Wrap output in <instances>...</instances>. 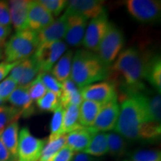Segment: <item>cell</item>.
Returning a JSON list of instances; mask_svg holds the SVG:
<instances>
[{
	"label": "cell",
	"mask_w": 161,
	"mask_h": 161,
	"mask_svg": "<svg viewBox=\"0 0 161 161\" xmlns=\"http://www.w3.org/2000/svg\"><path fill=\"white\" fill-rule=\"evenodd\" d=\"M119 116L115 132L130 141L153 142L161 134L160 123L152 122L147 106L146 90L142 92L117 96Z\"/></svg>",
	"instance_id": "cell-1"
},
{
	"label": "cell",
	"mask_w": 161,
	"mask_h": 161,
	"mask_svg": "<svg viewBox=\"0 0 161 161\" xmlns=\"http://www.w3.org/2000/svg\"><path fill=\"white\" fill-rule=\"evenodd\" d=\"M152 55L130 47L119 53L109 68L108 81L118 87L117 96L142 92L146 90L147 66Z\"/></svg>",
	"instance_id": "cell-2"
},
{
	"label": "cell",
	"mask_w": 161,
	"mask_h": 161,
	"mask_svg": "<svg viewBox=\"0 0 161 161\" xmlns=\"http://www.w3.org/2000/svg\"><path fill=\"white\" fill-rule=\"evenodd\" d=\"M108 74L109 68L102 63L96 53L78 49L73 54L70 79L80 89L108 79Z\"/></svg>",
	"instance_id": "cell-3"
},
{
	"label": "cell",
	"mask_w": 161,
	"mask_h": 161,
	"mask_svg": "<svg viewBox=\"0 0 161 161\" xmlns=\"http://www.w3.org/2000/svg\"><path fill=\"white\" fill-rule=\"evenodd\" d=\"M38 46L37 33L29 29L17 31L4 46V59L16 63L33 55Z\"/></svg>",
	"instance_id": "cell-4"
},
{
	"label": "cell",
	"mask_w": 161,
	"mask_h": 161,
	"mask_svg": "<svg viewBox=\"0 0 161 161\" xmlns=\"http://www.w3.org/2000/svg\"><path fill=\"white\" fill-rule=\"evenodd\" d=\"M125 38L122 31L110 23L103 40L101 42L97 55L108 68L112 65L124 47Z\"/></svg>",
	"instance_id": "cell-5"
},
{
	"label": "cell",
	"mask_w": 161,
	"mask_h": 161,
	"mask_svg": "<svg viewBox=\"0 0 161 161\" xmlns=\"http://www.w3.org/2000/svg\"><path fill=\"white\" fill-rule=\"evenodd\" d=\"M66 51L63 41L49 42L38 44L33 58L40 69V73H49L60 58Z\"/></svg>",
	"instance_id": "cell-6"
},
{
	"label": "cell",
	"mask_w": 161,
	"mask_h": 161,
	"mask_svg": "<svg viewBox=\"0 0 161 161\" xmlns=\"http://www.w3.org/2000/svg\"><path fill=\"white\" fill-rule=\"evenodd\" d=\"M125 5L128 14L142 23H153L160 19L161 2L158 0H127Z\"/></svg>",
	"instance_id": "cell-7"
},
{
	"label": "cell",
	"mask_w": 161,
	"mask_h": 161,
	"mask_svg": "<svg viewBox=\"0 0 161 161\" xmlns=\"http://www.w3.org/2000/svg\"><path fill=\"white\" fill-rule=\"evenodd\" d=\"M46 142L45 139L36 137L29 128L24 127L19 132L17 161H38Z\"/></svg>",
	"instance_id": "cell-8"
},
{
	"label": "cell",
	"mask_w": 161,
	"mask_h": 161,
	"mask_svg": "<svg viewBox=\"0 0 161 161\" xmlns=\"http://www.w3.org/2000/svg\"><path fill=\"white\" fill-rule=\"evenodd\" d=\"M110 21L107 13L90 20L86 27L82 45L94 53L98 52L100 43L105 35Z\"/></svg>",
	"instance_id": "cell-9"
},
{
	"label": "cell",
	"mask_w": 161,
	"mask_h": 161,
	"mask_svg": "<svg viewBox=\"0 0 161 161\" xmlns=\"http://www.w3.org/2000/svg\"><path fill=\"white\" fill-rule=\"evenodd\" d=\"M119 110L118 97L116 96L102 104L93 124L90 128L96 133L114 130L119 116Z\"/></svg>",
	"instance_id": "cell-10"
},
{
	"label": "cell",
	"mask_w": 161,
	"mask_h": 161,
	"mask_svg": "<svg viewBox=\"0 0 161 161\" xmlns=\"http://www.w3.org/2000/svg\"><path fill=\"white\" fill-rule=\"evenodd\" d=\"M83 100L92 101L104 104L117 96L115 86L108 80L90 84L80 89Z\"/></svg>",
	"instance_id": "cell-11"
},
{
	"label": "cell",
	"mask_w": 161,
	"mask_h": 161,
	"mask_svg": "<svg viewBox=\"0 0 161 161\" xmlns=\"http://www.w3.org/2000/svg\"><path fill=\"white\" fill-rule=\"evenodd\" d=\"M66 14V31L64 39L71 46H79L82 44L87 25V19L82 16L65 11Z\"/></svg>",
	"instance_id": "cell-12"
},
{
	"label": "cell",
	"mask_w": 161,
	"mask_h": 161,
	"mask_svg": "<svg viewBox=\"0 0 161 161\" xmlns=\"http://www.w3.org/2000/svg\"><path fill=\"white\" fill-rule=\"evenodd\" d=\"M55 21V17L39 1H30L27 19V29L39 32Z\"/></svg>",
	"instance_id": "cell-13"
},
{
	"label": "cell",
	"mask_w": 161,
	"mask_h": 161,
	"mask_svg": "<svg viewBox=\"0 0 161 161\" xmlns=\"http://www.w3.org/2000/svg\"><path fill=\"white\" fill-rule=\"evenodd\" d=\"M104 2L101 0L67 1L66 11L80 15L86 19H94L105 13Z\"/></svg>",
	"instance_id": "cell-14"
},
{
	"label": "cell",
	"mask_w": 161,
	"mask_h": 161,
	"mask_svg": "<svg viewBox=\"0 0 161 161\" xmlns=\"http://www.w3.org/2000/svg\"><path fill=\"white\" fill-rule=\"evenodd\" d=\"M40 74V69L33 56L19 61L10 72L9 76L18 86H27Z\"/></svg>",
	"instance_id": "cell-15"
},
{
	"label": "cell",
	"mask_w": 161,
	"mask_h": 161,
	"mask_svg": "<svg viewBox=\"0 0 161 161\" xmlns=\"http://www.w3.org/2000/svg\"><path fill=\"white\" fill-rule=\"evenodd\" d=\"M8 101L11 106L21 112L22 116L28 118L35 112L34 102L30 97L27 86H18L9 96Z\"/></svg>",
	"instance_id": "cell-16"
},
{
	"label": "cell",
	"mask_w": 161,
	"mask_h": 161,
	"mask_svg": "<svg viewBox=\"0 0 161 161\" xmlns=\"http://www.w3.org/2000/svg\"><path fill=\"white\" fill-rule=\"evenodd\" d=\"M66 31V14H64L49 26L37 32L38 44L60 41Z\"/></svg>",
	"instance_id": "cell-17"
},
{
	"label": "cell",
	"mask_w": 161,
	"mask_h": 161,
	"mask_svg": "<svg viewBox=\"0 0 161 161\" xmlns=\"http://www.w3.org/2000/svg\"><path fill=\"white\" fill-rule=\"evenodd\" d=\"M29 4V0H12L8 2L11 24L17 31L27 29Z\"/></svg>",
	"instance_id": "cell-18"
},
{
	"label": "cell",
	"mask_w": 161,
	"mask_h": 161,
	"mask_svg": "<svg viewBox=\"0 0 161 161\" xmlns=\"http://www.w3.org/2000/svg\"><path fill=\"white\" fill-rule=\"evenodd\" d=\"M95 134L90 127H82L66 134V146L73 152H82L89 146Z\"/></svg>",
	"instance_id": "cell-19"
},
{
	"label": "cell",
	"mask_w": 161,
	"mask_h": 161,
	"mask_svg": "<svg viewBox=\"0 0 161 161\" xmlns=\"http://www.w3.org/2000/svg\"><path fill=\"white\" fill-rule=\"evenodd\" d=\"M82 101L80 89L70 78L62 82L60 96V105L64 108L71 104L79 106Z\"/></svg>",
	"instance_id": "cell-20"
},
{
	"label": "cell",
	"mask_w": 161,
	"mask_h": 161,
	"mask_svg": "<svg viewBox=\"0 0 161 161\" xmlns=\"http://www.w3.org/2000/svg\"><path fill=\"white\" fill-rule=\"evenodd\" d=\"M19 132V122L15 121L9 124L0 134V140L15 160H17Z\"/></svg>",
	"instance_id": "cell-21"
},
{
	"label": "cell",
	"mask_w": 161,
	"mask_h": 161,
	"mask_svg": "<svg viewBox=\"0 0 161 161\" xmlns=\"http://www.w3.org/2000/svg\"><path fill=\"white\" fill-rule=\"evenodd\" d=\"M102 104L92 101L83 100L78 108V122L82 127L92 125Z\"/></svg>",
	"instance_id": "cell-22"
},
{
	"label": "cell",
	"mask_w": 161,
	"mask_h": 161,
	"mask_svg": "<svg viewBox=\"0 0 161 161\" xmlns=\"http://www.w3.org/2000/svg\"><path fill=\"white\" fill-rule=\"evenodd\" d=\"M73 54L72 50L66 51L51 70L52 75L60 83L70 78Z\"/></svg>",
	"instance_id": "cell-23"
},
{
	"label": "cell",
	"mask_w": 161,
	"mask_h": 161,
	"mask_svg": "<svg viewBox=\"0 0 161 161\" xmlns=\"http://www.w3.org/2000/svg\"><path fill=\"white\" fill-rule=\"evenodd\" d=\"M146 80L160 93L161 90V60L159 55L152 56L147 66Z\"/></svg>",
	"instance_id": "cell-24"
},
{
	"label": "cell",
	"mask_w": 161,
	"mask_h": 161,
	"mask_svg": "<svg viewBox=\"0 0 161 161\" xmlns=\"http://www.w3.org/2000/svg\"><path fill=\"white\" fill-rule=\"evenodd\" d=\"M82 152L91 157H102L108 154V147L106 133H96L89 146Z\"/></svg>",
	"instance_id": "cell-25"
},
{
	"label": "cell",
	"mask_w": 161,
	"mask_h": 161,
	"mask_svg": "<svg viewBox=\"0 0 161 161\" xmlns=\"http://www.w3.org/2000/svg\"><path fill=\"white\" fill-rule=\"evenodd\" d=\"M108 154L116 159L122 158L128 148V141L116 132L107 134Z\"/></svg>",
	"instance_id": "cell-26"
},
{
	"label": "cell",
	"mask_w": 161,
	"mask_h": 161,
	"mask_svg": "<svg viewBox=\"0 0 161 161\" xmlns=\"http://www.w3.org/2000/svg\"><path fill=\"white\" fill-rule=\"evenodd\" d=\"M66 145V134L54 139H48L38 161H51L54 156Z\"/></svg>",
	"instance_id": "cell-27"
},
{
	"label": "cell",
	"mask_w": 161,
	"mask_h": 161,
	"mask_svg": "<svg viewBox=\"0 0 161 161\" xmlns=\"http://www.w3.org/2000/svg\"><path fill=\"white\" fill-rule=\"evenodd\" d=\"M78 108L79 106L71 104L64 108L63 131L65 134L82 128L78 122Z\"/></svg>",
	"instance_id": "cell-28"
},
{
	"label": "cell",
	"mask_w": 161,
	"mask_h": 161,
	"mask_svg": "<svg viewBox=\"0 0 161 161\" xmlns=\"http://www.w3.org/2000/svg\"><path fill=\"white\" fill-rule=\"evenodd\" d=\"M147 106L150 119L152 122L160 123L161 120V98L160 93L156 94L148 93L146 92Z\"/></svg>",
	"instance_id": "cell-29"
},
{
	"label": "cell",
	"mask_w": 161,
	"mask_h": 161,
	"mask_svg": "<svg viewBox=\"0 0 161 161\" xmlns=\"http://www.w3.org/2000/svg\"><path fill=\"white\" fill-rule=\"evenodd\" d=\"M22 116L21 112L12 106L0 105V134L11 122L18 121Z\"/></svg>",
	"instance_id": "cell-30"
},
{
	"label": "cell",
	"mask_w": 161,
	"mask_h": 161,
	"mask_svg": "<svg viewBox=\"0 0 161 161\" xmlns=\"http://www.w3.org/2000/svg\"><path fill=\"white\" fill-rule=\"evenodd\" d=\"M40 110L47 112H54L60 106V96L51 91H47L43 97L36 102Z\"/></svg>",
	"instance_id": "cell-31"
},
{
	"label": "cell",
	"mask_w": 161,
	"mask_h": 161,
	"mask_svg": "<svg viewBox=\"0 0 161 161\" xmlns=\"http://www.w3.org/2000/svg\"><path fill=\"white\" fill-rule=\"evenodd\" d=\"M50 123V134L48 139H54L65 134L63 131V119L64 108L60 105L53 112Z\"/></svg>",
	"instance_id": "cell-32"
},
{
	"label": "cell",
	"mask_w": 161,
	"mask_h": 161,
	"mask_svg": "<svg viewBox=\"0 0 161 161\" xmlns=\"http://www.w3.org/2000/svg\"><path fill=\"white\" fill-rule=\"evenodd\" d=\"M130 161H161V153L154 149H138L130 154Z\"/></svg>",
	"instance_id": "cell-33"
},
{
	"label": "cell",
	"mask_w": 161,
	"mask_h": 161,
	"mask_svg": "<svg viewBox=\"0 0 161 161\" xmlns=\"http://www.w3.org/2000/svg\"><path fill=\"white\" fill-rule=\"evenodd\" d=\"M39 2L53 17H58L67 5L66 0H40Z\"/></svg>",
	"instance_id": "cell-34"
},
{
	"label": "cell",
	"mask_w": 161,
	"mask_h": 161,
	"mask_svg": "<svg viewBox=\"0 0 161 161\" xmlns=\"http://www.w3.org/2000/svg\"><path fill=\"white\" fill-rule=\"evenodd\" d=\"M28 90L31 98L33 102H37L40 98H42L47 92L45 86L42 83L40 75H38L33 81H31L28 86Z\"/></svg>",
	"instance_id": "cell-35"
},
{
	"label": "cell",
	"mask_w": 161,
	"mask_h": 161,
	"mask_svg": "<svg viewBox=\"0 0 161 161\" xmlns=\"http://www.w3.org/2000/svg\"><path fill=\"white\" fill-rule=\"evenodd\" d=\"M17 86V82L10 76L0 82V101L3 102L8 101L9 96Z\"/></svg>",
	"instance_id": "cell-36"
},
{
	"label": "cell",
	"mask_w": 161,
	"mask_h": 161,
	"mask_svg": "<svg viewBox=\"0 0 161 161\" xmlns=\"http://www.w3.org/2000/svg\"><path fill=\"white\" fill-rule=\"evenodd\" d=\"M39 75L42 83L45 86L47 91L53 92L59 96H60V91H61V83L60 82L58 81L49 73H40Z\"/></svg>",
	"instance_id": "cell-37"
},
{
	"label": "cell",
	"mask_w": 161,
	"mask_h": 161,
	"mask_svg": "<svg viewBox=\"0 0 161 161\" xmlns=\"http://www.w3.org/2000/svg\"><path fill=\"white\" fill-rule=\"evenodd\" d=\"M0 24L9 27L11 25L8 2L2 0H0Z\"/></svg>",
	"instance_id": "cell-38"
},
{
	"label": "cell",
	"mask_w": 161,
	"mask_h": 161,
	"mask_svg": "<svg viewBox=\"0 0 161 161\" xmlns=\"http://www.w3.org/2000/svg\"><path fill=\"white\" fill-rule=\"evenodd\" d=\"M75 152H72L66 145L54 156L51 161H72Z\"/></svg>",
	"instance_id": "cell-39"
},
{
	"label": "cell",
	"mask_w": 161,
	"mask_h": 161,
	"mask_svg": "<svg viewBox=\"0 0 161 161\" xmlns=\"http://www.w3.org/2000/svg\"><path fill=\"white\" fill-rule=\"evenodd\" d=\"M19 62L16 63H8L3 61L0 63V82L3 81L5 78H7L8 75H9L11 70L17 65Z\"/></svg>",
	"instance_id": "cell-40"
},
{
	"label": "cell",
	"mask_w": 161,
	"mask_h": 161,
	"mask_svg": "<svg viewBox=\"0 0 161 161\" xmlns=\"http://www.w3.org/2000/svg\"><path fill=\"white\" fill-rule=\"evenodd\" d=\"M11 32V27L5 26L0 24V49L5 46L7 39Z\"/></svg>",
	"instance_id": "cell-41"
},
{
	"label": "cell",
	"mask_w": 161,
	"mask_h": 161,
	"mask_svg": "<svg viewBox=\"0 0 161 161\" xmlns=\"http://www.w3.org/2000/svg\"><path fill=\"white\" fill-rule=\"evenodd\" d=\"M16 160L11 156V153L6 148L4 144L0 140V161H15Z\"/></svg>",
	"instance_id": "cell-42"
},
{
	"label": "cell",
	"mask_w": 161,
	"mask_h": 161,
	"mask_svg": "<svg viewBox=\"0 0 161 161\" xmlns=\"http://www.w3.org/2000/svg\"><path fill=\"white\" fill-rule=\"evenodd\" d=\"M72 161H95V160L92 157L83 152H77L75 153Z\"/></svg>",
	"instance_id": "cell-43"
},
{
	"label": "cell",
	"mask_w": 161,
	"mask_h": 161,
	"mask_svg": "<svg viewBox=\"0 0 161 161\" xmlns=\"http://www.w3.org/2000/svg\"><path fill=\"white\" fill-rule=\"evenodd\" d=\"M4 58V52L3 49H0V61Z\"/></svg>",
	"instance_id": "cell-44"
},
{
	"label": "cell",
	"mask_w": 161,
	"mask_h": 161,
	"mask_svg": "<svg viewBox=\"0 0 161 161\" xmlns=\"http://www.w3.org/2000/svg\"><path fill=\"white\" fill-rule=\"evenodd\" d=\"M3 103H4V102H2V101H0V105H3V104H3Z\"/></svg>",
	"instance_id": "cell-45"
},
{
	"label": "cell",
	"mask_w": 161,
	"mask_h": 161,
	"mask_svg": "<svg viewBox=\"0 0 161 161\" xmlns=\"http://www.w3.org/2000/svg\"><path fill=\"white\" fill-rule=\"evenodd\" d=\"M123 161H130V160H124Z\"/></svg>",
	"instance_id": "cell-46"
}]
</instances>
